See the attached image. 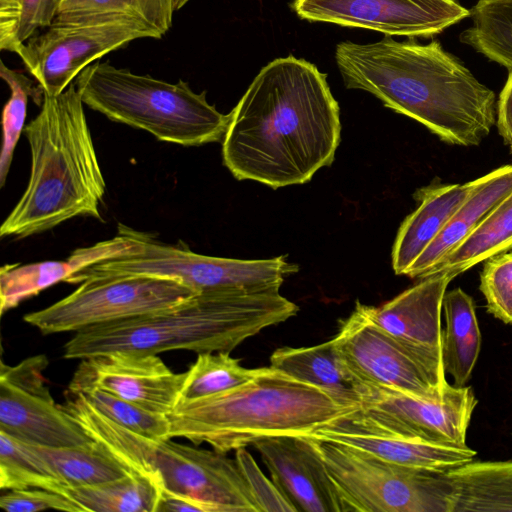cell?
Listing matches in <instances>:
<instances>
[{"label":"cell","mask_w":512,"mask_h":512,"mask_svg":"<svg viewBox=\"0 0 512 512\" xmlns=\"http://www.w3.org/2000/svg\"><path fill=\"white\" fill-rule=\"evenodd\" d=\"M223 164L273 189L303 184L334 161L340 108L327 74L289 55L265 65L230 112Z\"/></svg>","instance_id":"1"},{"label":"cell","mask_w":512,"mask_h":512,"mask_svg":"<svg viewBox=\"0 0 512 512\" xmlns=\"http://www.w3.org/2000/svg\"><path fill=\"white\" fill-rule=\"evenodd\" d=\"M335 61L346 88L372 94L448 144L478 146L496 125L495 93L436 40L343 41Z\"/></svg>","instance_id":"2"},{"label":"cell","mask_w":512,"mask_h":512,"mask_svg":"<svg viewBox=\"0 0 512 512\" xmlns=\"http://www.w3.org/2000/svg\"><path fill=\"white\" fill-rule=\"evenodd\" d=\"M298 311L299 307L279 289L203 290L164 311L75 332L63 347V357L81 360L113 351L231 352L246 339L285 322Z\"/></svg>","instance_id":"3"},{"label":"cell","mask_w":512,"mask_h":512,"mask_svg":"<svg viewBox=\"0 0 512 512\" xmlns=\"http://www.w3.org/2000/svg\"><path fill=\"white\" fill-rule=\"evenodd\" d=\"M76 84L43 93L40 112L24 128L31 153L23 195L4 220L1 237H28L77 216L102 220L105 180Z\"/></svg>","instance_id":"4"},{"label":"cell","mask_w":512,"mask_h":512,"mask_svg":"<svg viewBox=\"0 0 512 512\" xmlns=\"http://www.w3.org/2000/svg\"><path fill=\"white\" fill-rule=\"evenodd\" d=\"M358 407L272 366L225 392L178 403L169 413V437L228 453L272 437L311 436Z\"/></svg>","instance_id":"5"},{"label":"cell","mask_w":512,"mask_h":512,"mask_svg":"<svg viewBox=\"0 0 512 512\" xmlns=\"http://www.w3.org/2000/svg\"><path fill=\"white\" fill-rule=\"evenodd\" d=\"M61 408L132 470L154 477L163 493L200 503L206 512H259L237 465L226 454L141 435L111 421L67 389Z\"/></svg>","instance_id":"6"},{"label":"cell","mask_w":512,"mask_h":512,"mask_svg":"<svg viewBox=\"0 0 512 512\" xmlns=\"http://www.w3.org/2000/svg\"><path fill=\"white\" fill-rule=\"evenodd\" d=\"M85 105L108 119L145 130L160 141L200 146L223 140L230 113L208 103L206 91L169 83L108 62H94L77 77Z\"/></svg>","instance_id":"7"},{"label":"cell","mask_w":512,"mask_h":512,"mask_svg":"<svg viewBox=\"0 0 512 512\" xmlns=\"http://www.w3.org/2000/svg\"><path fill=\"white\" fill-rule=\"evenodd\" d=\"M312 438L345 512H454L447 473L384 461L356 448Z\"/></svg>","instance_id":"8"},{"label":"cell","mask_w":512,"mask_h":512,"mask_svg":"<svg viewBox=\"0 0 512 512\" xmlns=\"http://www.w3.org/2000/svg\"><path fill=\"white\" fill-rule=\"evenodd\" d=\"M141 243L136 254L110 259L87 267L67 280L80 284L90 278L122 275H154L177 279L197 290L279 289L285 277L298 271L285 256L241 260L197 254L185 244L171 245L137 231Z\"/></svg>","instance_id":"9"},{"label":"cell","mask_w":512,"mask_h":512,"mask_svg":"<svg viewBox=\"0 0 512 512\" xmlns=\"http://www.w3.org/2000/svg\"><path fill=\"white\" fill-rule=\"evenodd\" d=\"M197 291L181 281L154 275L90 278L54 304L24 315L42 335L78 332L173 308Z\"/></svg>","instance_id":"10"},{"label":"cell","mask_w":512,"mask_h":512,"mask_svg":"<svg viewBox=\"0 0 512 512\" xmlns=\"http://www.w3.org/2000/svg\"><path fill=\"white\" fill-rule=\"evenodd\" d=\"M332 340L355 386L380 385L430 399L442 397L450 386L441 357L384 331L360 301L339 321Z\"/></svg>","instance_id":"11"},{"label":"cell","mask_w":512,"mask_h":512,"mask_svg":"<svg viewBox=\"0 0 512 512\" xmlns=\"http://www.w3.org/2000/svg\"><path fill=\"white\" fill-rule=\"evenodd\" d=\"M358 408L350 420L377 430L429 443L467 447V430L478 404L471 386L450 385L440 398L430 399L373 384L355 386Z\"/></svg>","instance_id":"12"},{"label":"cell","mask_w":512,"mask_h":512,"mask_svg":"<svg viewBox=\"0 0 512 512\" xmlns=\"http://www.w3.org/2000/svg\"><path fill=\"white\" fill-rule=\"evenodd\" d=\"M153 35L139 24L124 20L52 25L26 43L20 56L43 93L57 96L78 75L104 55L130 42Z\"/></svg>","instance_id":"13"},{"label":"cell","mask_w":512,"mask_h":512,"mask_svg":"<svg viewBox=\"0 0 512 512\" xmlns=\"http://www.w3.org/2000/svg\"><path fill=\"white\" fill-rule=\"evenodd\" d=\"M45 355L15 366L1 361L0 431L46 447L84 446L93 442L86 431L56 404L43 375Z\"/></svg>","instance_id":"14"},{"label":"cell","mask_w":512,"mask_h":512,"mask_svg":"<svg viewBox=\"0 0 512 512\" xmlns=\"http://www.w3.org/2000/svg\"><path fill=\"white\" fill-rule=\"evenodd\" d=\"M300 19L386 36L432 38L470 16L455 0H294Z\"/></svg>","instance_id":"15"},{"label":"cell","mask_w":512,"mask_h":512,"mask_svg":"<svg viewBox=\"0 0 512 512\" xmlns=\"http://www.w3.org/2000/svg\"><path fill=\"white\" fill-rule=\"evenodd\" d=\"M184 379L185 372H173L158 354L113 351L81 359L68 389L97 388L168 415L179 402Z\"/></svg>","instance_id":"16"},{"label":"cell","mask_w":512,"mask_h":512,"mask_svg":"<svg viewBox=\"0 0 512 512\" xmlns=\"http://www.w3.org/2000/svg\"><path fill=\"white\" fill-rule=\"evenodd\" d=\"M273 482L298 511L345 512L342 498L310 436H279L253 444Z\"/></svg>","instance_id":"17"},{"label":"cell","mask_w":512,"mask_h":512,"mask_svg":"<svg viewBox=\"0 0 512 512\" xmlns=\"http://www.w3.org/2000/svg\"><path fill=\"white\" fill-rule=\"evenodd\" d=\"M454 278L449 273L430 275L381 306L363 304L364 310L387 333L442 358L441 313Z\"/></svg>","instance_id":"18"},{"label":"cell","mask_w":512,"mask_h":512,"mask_svg":"<svg viewBox=\"0 0 512 512\" xmlns=\"http://www.w3.org/2000/svg\"><path fill=\"white\" fill-rule=\"evenodd\" d=\"M140 248L137 230L119 224L117 236L89 247L78 248L64 260L5 265L0 269L1 314L58 282H66L87 267L136 254Z\"/></svg>","instance_id":"19"},{"label":"cell","mask_w":512,"mask_h":512,"mask_svg":"<svg viewBox=\"0 0 512 512\" xmlns=\"http://www.w3.org/2000/svg\"><path fill=\"white\" fill-rule=\"evenodd\" d=\"M311 436L356 448L390 463L438 473H448L470 463L477 454L469 446H447L383 433L347 417L318 429Z\"/></svg>","instance_id":"20"},{"label":"cell","mask_w":512,"mask_h":512,"mask_svg":"<svg viewBox=\"0 0 512 512\" xmlns=\"http://www.w3.org/2000/svg\"><path fill=\"white\" fill-rule=\"evenodd\" d=\"M512 191V164L501 166L474 180L467 199L439 235L423 250L405 276L422 279L457 248Z\"/></svg>","instance_id":"21"},{"label":"cell","mask_w":512,"mask_h":512,"mask_svg":"<svg viewBox=\"0 0 512 512\" xmlns=\"http://www.w3.org/2000/svg\"><path fill=\"white\" fill-rule=\"evenodd\" d=\"M473 187L474 180L464 184L428 186L415 193L414 198L419 204L402 222L392 248L395 274L406 275L416 258L467 199Z\"/></svg>","instance_id":"22"},{"label":"cell","mask_w":512,"mask_h":512,"mask_svg":"<svg viewBox=\"0 0 512 512\" xmlns=\"http://www.w3.org/2000/svg\"><path fill=\"white\" fill-rule=\"evenodd\" d=\"M270 366L326 390L346 405H359L355 384L332 339L309 347L278 348L270 357Z\"/></svg>","instance_id":"23"},{"label":"cell","mask_w":512,"mask_h":512,"mask_svg":"<svg viewBox=\"0 0 512 512\" xmlns=\"http://www.w3.org/2000/svg\"><path fill=\"white\" fill-rule=\"evenodd\" d=\"M445 329L442 359L453 385L463 387L471 378L481 350V332L472 297L461 288L447 291L443 300Z\"/></svg>","instance_id":"24"},{"label":"cell","mask_w":512,"mask_h":512,"mask_svg":"<svg viewBox=\"0 0 512 512\" xmlns=\"http://www.w3.org/2000/svg\"><path fill=\"white\" fill-rule=\"evenodd\" d=\"M454 512H512V461H472L447 473Z\"/></svg>","instance_id":"25"},{"label":"cell","mask_w":512,"mask_h":512,"mask_svg":"<svg viewBox=\"0 0 512 512\" xmlns=\"http://www.w3.org/2000/svg\"><path fill=\"white\" fill-rule=\"evenodd\" d=\"M176 0H63L54 22L90 23L124 19L162 38L172 27Z\"/></svg>","instance_id":"26"},{"label":"cell","mask_w":512,"mask_h":512,"mask_svg":"<svg viewBox=\"0 0 512 512\" xmlns=\"http://www.w3.org/2000/svg\"><path fill=\"white\" fill-rule=\"evenodd\" d=\"M66 495L83 512H157L163 489L154 477L132 471L116 480L68 489Z\"/></svg>","instance_id":"27"},{"label":"cell","mask_w":512,"mask_h":512,"mask_svg":"<svg viewBox=\"0 0 512 512\" xmlns=\"http://www.w3.org/2000/svg\"><path fill=\"white\" fill-rule=\"evenodd\" d=\"M32 445L61 479L66 491L116 480L134 471L94 440L74 447Z\"/></svg>","instance_id":"28"},{"label":"cell","mask_w":512,"mask_h":512,"mask_svg":"<svg viewBox=\"0 0 512 512\" xmlns=\"http://www.w3.org/2000/svg\"><path fill=\"white\" fill-rule=\"evenodd\" d=\"M511 249L512 191L428 276L437 273H449L456 277L476 264Z\"/></svg>","instance_id":"29"},{"label":"cell","mask_w":512,"mask_h":512,"mask_svg":"<svg viewBox=\"0 0 512 512\" xmlns=\"http://www.w3.org/2000/svg\"><path fill=\"white\" fill-rule=\"evenodd\" d=\"M470 17L472 25L460 34V41L512 69V0H478Z\"/></svg>","instance_id":"30"},{"label":"cell","mask_w":512,"mask_h":512,"mask_svg":"<svg viewBox=\"0 0 512 512\" xmlns=\"http://www.w3.org/2000/svg\"><path fill=\"white\" fill-rule=\"evenodd\" d=\"M0 488H40L66 495V487L35 447L0 431Z\"/></svg>","instance_id":"31"},{"label":"cell","mask_w":512,"mask_h":512,"mask_svg":"<svg viewBox=\"0 0 512 512\" xmlns=\"http://www.w3.org/2000/svg\"><path fill=\"white\" fill-rule=\"evenodd\" d=\"M257 369L243 367L230 352L199 353L185 372L178 403L195 401L237 387L253 378Z\"/></svg>","instance_id":"32"},{"label":"cell","mask_w":512,"mask_h":512,"mask_svg":"<svg viewBox=\"0 0 512 512\" xmlns=\"http://www.w3.org/2000/svg\"><path fill=\"white\" fill-rule=\"evenodd\" d=\"M0 76L11 91L2 113L3 141L0 154V188H3L13 159V153L23 131L28 98L40 105L43 91L20 71L0 63Z\"/></svg>","instance_id":"33"},{"label":"cell","mask_w":512,"mask_h":512,"mask_svg":"<svg viewBox=\"0 0 512 512\" xmlns=\"http://www.w3.org/2000/svg\"><path fill=\"white\" fill-rule=\"evenodd\" d=\"M78 393L99 413L122 427L151 438L170 439L167 415L146 410L97 388Z\"/></svg>","instance_id":"34"},{"label":"cell","mask_w":512,"mask_h":512,"mask_svg":"<svg viewBox=\"0 0 512 512\" xmlns=\"http://www.w3.org/2000/svg\"><path fill=\"white\" fill-rule=\"evenodd\" d=\"M480 274V290L487 311L498 320L512 324V251L484 261Z\"/></svg>","instance_id":"35"},{"label":"cell","mask_w":512,"mask_h":512,"mask_svg":"<svg viewBox=\"0 0 512 512\" xmlns=\"http://www.w3.org/2000/svg\"><path fill=\"white\" fill-rule=\"evenodd\" d=\"M235 460L258 506L259 512H297L294 504L280 491L273 480L260 470L246 448L235 451Z\"/></svg>","instance_id":"36"},{"label":"cell","mask_w":512,"mask_h":512,"mask_svg":"<svg viewBox=\"0 0 512 512\" xmlns=\"http://www.w3.org/2000/svg\"><path fill=\"white\" fill-rule=\"evenodd\" d=\"M0 507L7 512H39L51 509L83 512L67 495L40 488L8 490L0 498Z\"/></svg>","instance_id":"37"},{"label":"cell","mask_w":512,"mask_h":512,"mask_svg":"<svg viewBox=\"0 0 512 512\" xmlns=\"http://www.w3.org/2000/svg\"><path fill=\"white\" fill-rule=\"evenodd\" d=\"M63 0H20L19 39L26 43L38 29L47 28L56 19Z\"/></svg>","instance_id":"38"},{"label":"cell","mask_w":512,"mask_h":512,"mask_svg":"<svg viewBox=\"0 0 512 512\" xmlns=\"http://www.w3.org/2000/svg\"><path fill=\"white\" fill-rule=\"evenodd\" d=\"M20 0H0V49L21 56L25 43L19 39Z\"/></svg>","instance_id":"39"},{"label":"cell","mask_w":512,"mask_h":512,"mask_svg":"<svg viewBox=\"0 0 512 512\" xmlns=\"http://www.w3.org/2000/svg\"><path fill=\"white\" fill-rule=\"evenodd\" d=\"M496 126L501 137L509 144L512 138V69L497 102Z\"/></svg>","instance_id":"40"},{"label":"cell","mask_w":512,"mask_h":512,"mask_svg":"<svg viewBox=\"0 0 512 512\" xmlns=\"http://www.w3.org/2000/svg\"><path fill=\"white\" fill-rule=\"evenodd\" d=\"M157 512H206L198 502L175 494L163 493Z\"/></svg>","instance_id":"41"},{"label":"cell","mask_w":512,"mask_h":512,"mask_svg":"<svg viewBox=\"0 0 512 512\" xmlns=\"http://www.w3.org/2000/svg\"><path fill=\"white\" fill-rule=\"evenodd\" d=\"M509 145H510V148H511V151H512V138H511V140L509 142Z\"/></svg>","instance_id":"42"}]
</instances>
